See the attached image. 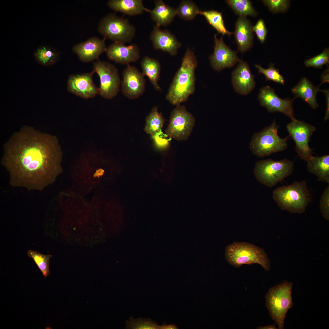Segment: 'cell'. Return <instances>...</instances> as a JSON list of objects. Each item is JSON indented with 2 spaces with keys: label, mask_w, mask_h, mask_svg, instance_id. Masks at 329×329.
I'll return each mask as SVG.
<instances>
[{
  "label": "cell",
  "mask_w": 329,
  "mask_h": 329,
  "mask_svg": "<svg viewBox=\"0 0 329 329\" xmlns=\"http://www.w3.org/2000/svg\"><path fill=\"white\" fill-rule=\"evenodd\" d=\"M321 83L319 86L323 83L327 82L329 83V67L325 70L321 76Z\"/></svg>",
  "instance_id": "obj_39"
},
{
  "label": "cell",
  "mask_w": 329,
  "mask_h": 329,
  "mask_svg": "<svg viewBox=\"0 0 329 329\" xmlns=\"http://www.w3.org/2000/svg\"><path fill=\"white\" fill-rule=\"evenodd\" d=\"M232 85L235 90L241 94H248L255 86L254 76L246 62L240 60L237 67L232 72Z\"/></svg>",
  "instance_id": "obj_18"
},
{
  "label": "cell",
  "mask_w": 329,
  "mask_h": 329,
  "mask_svg": "<svg viewBox=\"0 0 329 329\" xmlns=\"http://www.w3.org/2000/svg\"><path fill=\"white\" fill-rule=\"evenodd\" d=\"M27 254L28 256L34 260L44 277L48 276L49 274V260L51 256L30 250L28 251Z\"/></svg>",
  "instance_id": "obj_31"
},
{
  "label": "cell",
  "mask_w": 329,
  "mask_h": 329,
  "mask_svg": "<svg viewBox=\"0 0 329 329\" xmlns=\"http://www.w3.org/2000/svg\"><path fill=\"white\" fill-rule=\"evenodd\" d=\"M197 65L193 52L187 48L180 67L176 73L168 89L166 98L173 105L186 101L195 90V71Z\"/></svg>",
  "instance_id": "obj_2"
},
{
  "label": "cell",
  "mask_w": 329,
  "mask_h": 329,
  "mask_svg": "<svg viewBox=\"0 0 329 329\" xmlns=\"http://www.w3.org/2000/svg\"><path fill=\"white\" fill-rule=\"evenodd\" d=\"M94 73L92 71L80 74L70 75L67 80L68 91L85 99L94 97L98 94V88L93 81Z\"/></svg>",
  "instance_id": "obj_14"
},
{
  "label": "cell",
  "mask_w": 329,
  "mask_h": 329,
  "mask_svg": "<svg viewBox=\"0 0 329 329\" xmlns=\"http://www.w3.org/2000/svg\"><path fill=\"white\" fill-rule=\"evenodd\" d=\"M329 63V48H325L321 53L307 59L304 62L305 65L307 67L320 69L322 68L324 65H327Z\"/></svg>",
  "instance_id": "obj_34"
},
{
  "label": "cell",
  "mask_w": 329,
  "mask_h": 329,
  "mask_svg": "<svg viewBox=\"0 0 329 329\" xmlns=\"http://www.w3.org/2000/svg\"><path fill=\"white\" fill-rule=\"evenodd\" d=\"M319 86H315L306 77H302L299 83L292 88L291 91L295 97H300L306 102L313 109H316L319 105L316 100V95L320 91Z\"/></svg>",
  "instance_id": "obj_21"
},
{
  "label": "cell",
  "mask_w": 329,
  "mask_h": 329,
  "mask_svg": "<svg viewBox=\"0 0 329 329\" xmlns=\"http://www.w3.org/2000/svg\"><path fill=\"white\" fill-rule=\"evenodd\" d=\"M259 329H276L274 325H269L264 326H260L257 328Z\"/></svg>",
  "instance_id": "obj_41"
},
{
  "label": "cell",
  "mask_w": 329,
  "mask_h": 329,
  "mask_svg": "<svg viewBox=\"0 0 329 329\" xmlns=\"http://www.w3.org/2000/svg\"><path fill=\"white\" fill-rule=\"evenodd\" d=\"M255 67L259 73L263 74L265 77L266 81L271 80L282 85L285 84V80L283 76L280 73L279 69L274 67V64L270 63L269 67L265 69L260 65H255Z\"/></svg>",
  "instance_id": "obj_32"
},
{
  "label": "cell",
  "mask_w": 329,
  "mask_h": 329,
  "mask_svg": "<svg viewBox=\"0 0 329 329\" xmlns=\"http://www.w3.org/2000/svg\"><path fill=\"white\" fill-rule=\"evenodd\" d=\"M92 71L99 77L98 94L106 99L115 97L120 91L121 82L117 68L110 62L98 60L94 62Z\"/></svg>",
  "instance_id": "obj_9"
},
{
  "label": "cell",
  "mask_w": 329,
  "mask_h": 329,
  "mask_svg": "<svg viewBox=\"0 0 329 329\" xmlns=\"http://www.w3.org/2000/svg\"><path fill=\"white\" fill-rule=\"evenodd\" d=\"M320 207L323 217L329 219V186L324 189L320 201Z\"/></svg>",
  "instance_id": "obj_36"
},
{
  "label": "cell",
  "mask_w": 329,
  "mask_h": 329,
  "mask_svg": "<svg viewBox=\"0 0 329 329\" xmlns=\"http://www.w3.org/2000/svg\"><path fill=\"white\" fill-rule=\"evenodd\" d=\"M159 329H176V327L173 325H166L164 324L159 326Z\"/></svg>",
  "instance_id": "obj_40"
},
{
  "label": "cell",
  "mask_w": 329,
  "mask_h": 329,
  "mask_svg": "<svg viewBox=\"0 0 329 329\" xmlns=\"http://www.w3.org/2000/svg\"><path fill=\"white\" fill-rule=\"evenodd\" d=\"M121 87L122 94L130 100L137 99L145 91V76L135 66L127 65L122 73Z\"/></svg>",
  "instance_id": "obj_13"
},
{
  "label": "cell",
  "mask_w": 329,
  "mask_h": 329,
  "mask_svg": "<svg viewBox=\"0 0 329 329\" xmlns=\"http://www.w3.org/2000/svg\"><path fill=\"white\" fill-rule=\"evenodd\" d=\"M159 326L150 318H139L134 319L130 317L126 321V328L128 329H157Z\"/></svg>",
  "instance_id": "obj_33"
},
{
  "label": "cell",
  "mask_w": 329,
  "mask_h": 329,
  "mask_svg": "<svg viewBox=\"0 0 329 329\" xmlns=\"http://www.w3.org/2000/svg\"><path fill=\"white\" fill-rule=\"evenodd\" d=\"M105 40L97 37H91L74 45L72 51L81 61L85 63L93 62L98 59L100 56L106 52L107 47Z\"/></svg>",
  "instance_id": "obj_16"
},
{
  "label": "cell",
  "mask_w": 329,
  "mask_h": 329,
  "mask_svg": "<svg viewBox=\"0 0 329 329\" xmlns=\"http://www.w3.org/2000/svg\"><path fill=\"white\" fill-rule=\"evenodd\" d=\"M97 29L105 39L124 44L131 42L136 33L135 26L128 19L115 13H109L102 18Z\"/></svg>",
  "instance_id": "obj_7"
},
{
  "label": "cell",
  "mask_w": 329,
  "mask_h": 329,
  "mask_svg": "<svg viewBox=\"0 0 329 329\" xmlns=\"http://www.w3.org/2000/svg\"><path fill=\"white\" fill-rule=\"evenodd\" d=\"M155 7L152 10L148 9L151 19L156 25L166 26L173 21L177 15L176 9H175L165 4L162 0L154 1Z\"/></svg>",
  "instance_id": "obj_22"
},
{
  "label": "cell",
  "mask_w": 329,
  "mask_h": 329,
  "mask_svg": "<svg viewBox=\"0 0 329 329\" xmlns=\"http://www.w3.org/2000/svg\"><path fill=\"white\" fill-rule=\"evenodd\" d=\"M53 139L27 126L13 134L4 145L2 160L12 185L42 190L53 182L56 169Z\"/></svg>",
  "instance_id": "obj_1"
},
{
  "label": "cell",
  "mask_w": 329,
  "mask_h": 329,
  "mask_svg": "<svg viewBox=\"0 0 329 329\" xmlns=\"http://www.w3.org/2000/svg\"><path fill=\"white\" fill-rule=\"evenodd\" d=\"M258 98L261 106L265 108L269 112H281L289 117L294 118L293 108V99L279 97L275 93L274 90L269 86L261 88Z\"/></svg>",
  "instance_id": "obj_12"
},
{
  "label": "cell",
  "mask_w": 329,
  "mask_h": 329,
  "mask_svg": "<svg viewBox=\"0 0 329 329\" xmlns=\"http://www.w3.org/2000/svg\"><path fill=\"white\" fill-rule=\"evenodd\" d=\"M320 91L323 92L325 94L326 97V109L325 111V116L324 119L325 121L329 119V89L324 90H320Z\"/></svg>",
  "instance_id": "obj_38"
},
{
  "label": "cell",
  "mask_w": 329,
  "mask_h": 329,
  "mask_svg": "<svg viewBox=\"0 0 329 329\" xmlns=\"http://www.w3.org/2000/svg\"><path fill=\"white\" fill-rule=\"evenodd\" d=\"M309 172L316 175L318 180L329 183V155H312L306 161Z\"/></svg>",
  "instance_id": "obj_24"
},
{
  "label": "cell",
  "mask_w": 329,
  "mask_h": 329,
  "mask_svg": "<svg viewBox=\"0 0 329 329\" xmlns=\"http://www.w3.org/2000/svg\"><path fill=\"white\" fill-rule=\"evenodd\" d=\"M253 30L258 40L263 44L267 38L268 32L264 20L261 19H258L255 25L253 26Z\"/></svg>",
  "instance_id": "obj_37"
},
{
  "label": "cell",
  "mask_w": 329,
  "mask_h": 329,
  "mask_svg": "<svg viewBox=\"0 0 329 329\" xmlns=\"http://www.w3.org/2000/svg\"><path fill=\"white\" fill-rule=\"evenodd\" d=\"M108 6L115 12H119L130 16L142 14L148 9L144 5L142 0H110Z\"/></svg>",
  "instance_id": "obj_23"
},
{
  "label": "cell",
  "mask_w": 329,
  "mask_h": 329,
  "mask_svg": "<svg viewBox=\"0 0 329 329\" xmlns=\"http://www.w3.org/2000/svg\"><path fill=\"white\" fill-rule=\"evenodd\" d=\"M253 27L250 21L245 17L239 16L235 23L234 33L235 40L238 50L242 53L249 50L253 46Z\"/></svg>",
  "instance_id": "obj_20"
},
{
  "label": "cell",
  "mask_w": 329,
  "mask_h": 329,
  "mask_svg": "<svg viewBox=\"0 0 329 329\" xmlns=\"http://www.w3.org/2000/svg\"><path fill=\"white\" fill-rule=\"evenodd\" d=\"M225 255L227 262L236 267L257 264L266 271L270 268V261L264 249L250 243L234 242L226 247Z\"/></svg>",
  "instance_id": "obj_4"
},
{
  "label": "cell",
  "mask_w": 329,
  "mask_h": 329,
  "mask_svg": "<svg viewBox=\"0 0 329 329\" xmlns=\"http://www.w3.org/2000/svg\"><path fill=\"white\" fill-rule=\"evenodd\" d=\"M273 198L281 210L299 214L305 211L310 199L305 181L276 188Z\"/></svg>",
  "instance_id": "obj_3"
},
{
  "label": "cell",
  "mask_w": 329,
  "mask_h": 329,
  "mask_svg": "<svg viewBox=\"0 0 329 329\" xmlns=\"http://www.w3.org/2000/svg\"><path fill=\"white\" fill-rule=\"evenodd\" d=\"M226 2L235 13L239 16L246 17L249 16L254 17L258 14L250 0H228Z\"/></svg>",
  "instance_id": "obj_29"
},
{
  "label": "cell",
  "mask_w": 329,
  "mask_h": 329,
  "mask_svg": "<svg viewBox=\"0 0 329 329\" xmlns=\"http://www.w3.org/2000/svg\"><path fill=\"white\" fill-rule=\"evenodd\" d=\"M279 126L275 120L269 126L254 133L249 143V148L255 155L260 157L269 156L285 150L289 136L281 138L278 135Z\"/></svg>",
  "instance_id": "obj_6"
},
{
  "label": "cell",
  "mask_w": 329,
  "mask_h": 329,
  "mask_svg": "<svg viewBox=\"0 0 329 329\" xmlns=\"http://www.w3.org/2000/svg\"><path fill=\"white\" fill-rule=\"evenodd\" d=\"M164 121L161 113L158 112L157 108H153L146 119L144 130L155 138L162 133L161 129Z\"/></svg>",
  "instance_id": "obj_26"
},
{
  "label": "cell",
  "mask_w": 329,
  "mask_h": 329,
  "mask_svg": "<svg viewBox=\"0 0 329 329\" xmlns=\"http://www.w3.org/2000/svg\"><path fill=\"white\" fill-rule=\"evenodd\" d=\"M199 14L203 16L209 24L214 28L218 33L223 36L231 35L233 33L228 31L225 27L221 13L218 11L210 10L200 11Z\"/></svg>",
  "instance_id": "obj_28"
},
{
  "label": "cell",
  "mask_w": 329,
  "mask_h": 329,
  "mask_svg": "<svg viewBox=\"0 0 329 329\" xmlns=\"http://www.w3.org/2000/svg\"><path fill=\"white\" fill-rule=\"evenodd\" d=\"M140 65L142 73L143 75L149 78L156 90H160L161 89L158 82L160 77L161 66L158 61L148 56H145L141 61Z\"/></svg>",
  "instance_id": "obj_25"
},
{
  "label": "cell",
  "mask_w": 329,
  "mask_h": 329,
  "mask_svg": "<svg viewBox=\"0 0 329 329\" xmlns=\"http://www.w3.org/2000/svg\"><path fill=\"white\" fill-rule=\"evenodd\" d=\"M177 15L185 20H191L199 14L200 11L198 7L193 2L182 0L176 9Z\"/></svg>",
  "instance_id": "obj_30"
},
{
  "label": "cell",
  "mask_w": 329,
  "mask_h": 329,
  "mask_svg": "<svg viewBox=\"0 0 329 329\" xmlns=\"http://www.w3.org/2000/svg\"><path fill=\"white\" fill-rule=\"evenodd\" d=\"M34 55L37 63L45 66L55 64L59 59L60 55L59 52L55 49L45 45L37 48Z\"/></svg>",
  "instance_id": "obj_27"
},
{
  "label": "cell",
  "mask_w": 329,
  "mask_h": 329,
  "mask_svg": "<svg viewBox=\"0 0 329 329\" xmlns=\"http://www.w3.org/2000/svg\"><path fill=\"white\" fill-rule=\"evenodd\" d=\"M262 1L264 5L274 13L285 12L290 4L289 1L287 0H264Z\"/></svg>",
  "instance_id": "obj_35"
},
{
  "label": "cell",
  "mask_w": 329,
  "mask_h": 329,
  "mask_svg": "<svg viewBox=\"0 0 329 329\" xmlns=\"http://www.w3.org/2000/svg\"><path fill=\"white\" fill-rule=\"evenodd\" d=\"M292 285V282L284 281L270 288L265 296L269 314L280 329L284 328L286 314L293 306L291 296Z\"/></svg>",
  "instance_id": "obj_5"
},
{
  "label": "cell",
  "mask_w": 329,
  "mask_h": 329,
  "mask_svg": "<svg viewBox=\"0 0 329 329\" xmlns=\"http://www.w3.org/2000/svg\"><path fill=\"white\" fill-rule=\"evenodd\" d=\"M154 25L150 38L154 48L166 52L172 56L175 55L181 46L175 37L168 30H162Z\"/></svg>",
  "instance_id": "obj_19"
},
{
  "label": "cell",
  "mask_w": 329,
  "mask_h": 329,
  "mask_svg": "<svg viewBox=\"0 0 329 329\" xmlns=\"http://www.w3.org/2000/svg\"><path fill=\"white\" fill-rule=\"evenodd\" d=\"M195 123V118L185 106L176 105L171 113L166 135L178 141L186 140L190 136Z\"/></svg>",
  "instance_id": "obj_11"
},
{
  "label": "cell",
  "mask_w": 329,
  "mask_h": 329,
  "mask_svg": "<svg viewBox=\"0 0 329 329\" xmlns=\"http://www.w3.org/2000/svg\"><path fill=\"white\" fill-rule=\"evenodd\" d=\"M214 38V51L209 57L212 67L214 70L220 71L224 69L233 67L240 60L237 52L232 50L226 45L223 37L219 39L215 34Z\"/></svg>",
  "instance_id": "obj_15"
},
{
  "label": "cell",
  "mask_w": 329,
  "mask_h": 329,
  "mask_svg": "<svg viewBox=\"0 0 329 329\" xmlns=\"http://www.w3.org/2000/svg\"><path fill=\"white\" fill-rule=\"evenodd\" d=\"M105 52L109 59L123 65L136 62L140 58V48L135 44L126 45L114 42L107 47Z\"/></svg>",
  "instance_id": "obj_17"
},
{
  "label": "cell",
  "mask_w": 329,
  "mask_h": 329,
  "mask_svg": "<svg viewBox=\"0 0 329 329\" xmlns=\"http://www.w3.org/2000/svg\"><path fill=\"white\" fill-rule=\"evenodd\" d=\"M293 170V162L287 158L279 161L269 159L257 161L254 173L260 183L271 187L290 175Z\"/></svg>",
  "instance_id": "obj_8"
},
{
  "label": "cell",
  "mask_w": 329,
  "mask_h": 329,
  "mask_svg": "<svg viewBox=\"0 0 329 329\" xmlns=\"http://www.w3.org/2000/svg\"><path fill=\"white\" fill-rule=\"evenodd\" d=\"M286 126L287 131L295 142V150L300 158L307 161L313 153L309 143L316 128L311 124L295 118Z\"/></svg>",
  "instance_id": "obj_10"
}]
</instances>
